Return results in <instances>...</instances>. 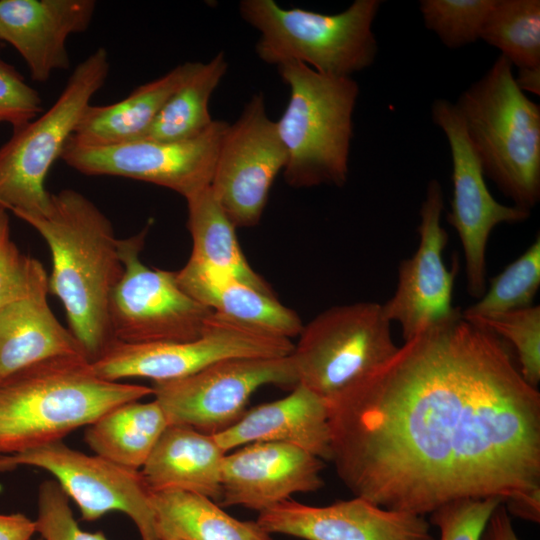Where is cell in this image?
<instances>
[{"label": "cell", "instance_id": "obj_10", "mask_svg": "<svg viewBox=\"0 0 540 540\" xmlns=\"http://www.w3.org/2000/svg\"><path fill=\"white\" fill-rule=\"evenodd\" d=\"M294 344L212 313L202 335L187 342L126 343L114 340L91 362L100 378L119 382L147 378L154 382L180 379L219 360L233 357L288 356Z\"/></svg>", "mask_w": 540, "mask_h": 540}, {"label": "cell", "instance_id": "obj_34", "mask_svg": "<svg viewBox=\"0 0 540 540\" xmlns=\"http://www.w3.org/2000/svg\"><path fill=\"white\" fill-rule=\"evenodd\" d=\"M37 533L42 540H108L102 532L80 528L68 497L55 480H46L38 490Z\"/></svg>", "mask_w": 540, "mask_h": 540}, {"label": "cell", "instance_id": "obj_1", "mask_svg": "<svg viewBox=\"0 0 540 540\" xmlns=\"http://www.w3.org/2000/svg\"><path fill=\"white\" fill-rule=\"evenodd\" d=\"M328 404L330 461L354 496L420 516L465 498L540 499V393L459 308Z\"/></svg>", "mask_w": 540, "mask_h": 540}, {"label": "cell", "instance_id": "obj_27", "mask_svg": "<svg viewBox=\"0 0 540 540\" xmlns=\"http://www.w3.org/2000/svg\"><path fill=\"white\" fill-rule=\"evenodd\" d=\"M187 226L192 237L188 261L225 271L264 292L268 284L249 265L232 223L208 186L186 199Z\"/></svg>", "mask_w": 540, "mask_h": 540}, {"label": "cell", "instance_id": "obj_16", "mask_svg": "<svg viewBox=\"0 0 540 540\" xmlns=\"http://www.w3.org/2000/svg\"><path fill=\"white\" fill-rule=\"evenodd\" d=\"M443 209L441 184L432 179L419 212L418 249L399 265L395 293L382 304L386 318L401 325L404 341L427 324L447 318L458 309L452 306V292L459 262L456 259L452 270H448L443 260L448 242L440 223Z\"/></svg>", "mask_w": 540, "mask_h": 540}, {"label": "cell", "instance_id": "obj_6", "mask_svg": "<svg viewBox=\"0 0 540 540\" xmlns=\"http://www.w3.org/2000/svg\"><path fill=\"white\" fill-rule=\"evenodd\" d=\"M380 0H355L337 14L301 8L285 9L273 0H242V19L260 37L255 51L261 61L280 65L301 62L335 77H351L375 61L378 46L372 32Z\"/></svg>", "mask_w": 540, "mask_h": 540}, {"label": "cell", "instance_id": "obj_22", "mask_svg": "<svg viewBox=\"0 0 540 540\" xmlns=\"http://www.w3.org/2000/svg\"><path fill=\"white\" fill-rule=\"evenodd\" d=\"M177 279L186 293L226 318L290 340L303 328L299 316L273 293L225 271L187 261Z\"/></svg>", "mask_w": 540, "mask_h": 540}, {"label": "cell", "instance_id": "obj_4", "mask_svg": "<svg viewBox=\"0 0 540 540\" xmlns=\"http://www.w3.org/2000/svg\"><path fill=\"white\" fill-rule=\"evenodd\" d=\"M455 106L484 176L514 205L534 207L540 199V106L518 87L512 64L500 55Z\"/></svg>", "mask_w": 540, "mask_h": 540}, {"label": "cell", "instance_id": "obj_32", "mask_svg": "<svg viewBox=\"0 0 540 540\" xmlns=\"http://www.w3.org/2000/svg\"><path fill=\"white\" fill-rule=\"evenodd\" d=\"M471 323L509 341L518 357L522 377L533 387L540 381V307L529 306Z\"/></svg>", "mask_w": 540, "mask_h": 540}, {"label": "cell", "instance_id": "obj_24", "mask_svg": "<svg viewBox=\"0 0 540 540\" xmlns=\"http://www.w3.org/2000/svg\"><path fill=\"white\" fill-rule=\"evenodd\" d=\"M202 62H184L159 78L135 88L123 100L89 105L66 144L106 147L140 139L168 99Z\"/></svg>", "mask_w": 540, "mask_h": 540}, {"label": "cell", "instance_id": "obj_36", "mask_svg": "<svg viewBox=\"0 0 540 540\" xmlns=\"http://www.w3.org/2000/svg\"><path fill=\"white\" fill-rule=\"evenodd\" d=\"M43 112L38 92L18 71L0 58V122L13 128L24 125Z\"/></svg>", "mask_w": 540, "mask_h": 540}, {"label": "cell", "instance_id": "obj_14", "mask_svg": "<svg viewBox=\"0 0 540 540\" xmlns=\"http://www.w3.org/2000/svg\"><path fill=\"white\" fill-rule=\"evenodd\" d=\"M229 123L214 120L201 135L184 141L135 140L106 147L66 144L61 158L85 175H110L152 183L185 199L210 186L221 140Z\"/></svg>", "mask_w": 540, "mask_h": 540}, {"label": "cell", "instance_id": "obj_7", "mask_svg": "<svg viewBox=\"0 0 540 540\" xmlns=\"http://www.w3.org/2000/svg\"><path fill=\"white\" fill-rule=\"evenodd\" d=\"M110 70L106 49L98 48L70 75L54 104L32 121L13 128L0 147V208L17 217L44 214L50 202L46 176L74 133Z\"/></svg>", "mask_w": 540, "mask_h": 540}, {"label": "cell", "instance_id": "obj_13", "mask_svg": "<svg viewBox=\"0 0 540 540\" xmlns=\"http://www.w3.org/2000/svg\"><path fill=\"white\" fill-rule=\"evenodd\" d=\"M287 162L263 93L254 94L225 130L210 187L236 227L259 223L277 175Z\"/></svg>", "mask_w": 540, "mask_h": 540}, {"label": "cell", "instance_id": "obj_12", "mask_svg": "<svg viewBox=\"0 0 540 540\" xmlns=\"http://www.w3.org/2000/svg\"><path fill=\"white\" fill-rule=\"evenodd\" d=\"M21 466L52 474L66 496L77 504L82 519L95 521L106 513L122 512L134 522L142 540H158L150 491L140 471L72 449L62 440L0 455V472Z\"/></svg>", "mask_w": 540, "mask_h": 540}, {"label": "cell", "instance_id": "obj_15", "mask_svg": "<svg viewBox=\"0 0 540 540\" xmlns=\"http://www.w3.org/2000/svg\"><path fill=\"white\" fill-rule=\"evenodd\" d=\"M431 117L445 134L451 151L453 198L446 218L462 244L468 293L480 298L486 291V249L491 231L501 223L527 220L530 210L503 205L492 196L455 104L434 100Z\"/></svg>", "mask_w": 540, "mask_h": 540}, {"label": "cell", "instance_id": "obj_21", "mask_svg": "<svg viewBox=\"0 0 540 540\" xmlns=\"http://www.w3.org/2000/svg\"><path fill=\"white\" fill-rule=\"evenodd\" d=\"M48 293V277L43 270L23 296L0 309V382L49 359H88L76 337L53 314Z\"/></svg>", "mask_w": 540, "mask_h": 540}, {"label": "cell", "instance_id": "obj_30", "mask_svg": "<svg viewBox=\"0 0 540 540\" xmlns=\"http://www.w3.org/2000/svg\"><path fill=\"white\" fill-rule=\"evenodd\" d=\"M540 286V237L501 273L490 280L479 301L461 311L469 321L529 307Z\"/></svg>", "mask_w": 540, "mask_h": 540}, {"label": "cell", "instance_id": "obj_20", "mask_svg": "<svg viewBox=\"0 0 540 540\" xmlns=\"http://www.w3.org/2000/svg\"><path fill=\"white\" fill-rule=\"evenodd\" d=\"M213 436L225 453L250 443L279 442L330 460L329 404L298 383L287 396L247 409L233 425Z\"/></svg>", "mask_w": 540, "mask_h": 540}, {"label": "cell", "instance_id": "obj_37", "mask_svg": "<svg viewBox=\"0 0 540 540\" xmlns=\"http://www.w3.org/2000/svg\"><path fill=\"white\" fill-rule=\"evenodd\" d=\"M37 533L36 521L23 513H0V540H30Z\"/></svg>", "mask_w": 540, "mask_h": 540}, {"label": "cell", "instance_id": "obj_18", "mask_svg": "<svg viewBox=\"0 0 540 540\" xmlns=\"http://www.w3.org/2000/svg\"><path fill=\"white\" fill-rule=\"evenodd\" d=\"M323 460L285 443L255 442L227 452L220 504L265 511L295 493L319 490Z\"/></svg>", "mask_w": 540, "mask_h": 540}, {"label": "cell", "instance_id": "obj_8", "mask_svg": "<svg viewBox=\"0 0 540 540\" xmlns=\"http://www.w3.org/2000/svg\"><path fill=\"white\" fill-rule=\"evenodd\" d=\"M382 304L356 302L321 312L298 335L290 357L298 383L327 401L398 349Z\"/></svg>", "mask_w": 540, "mask_h": 540}, {"label": "cell", "instance_id": "obj_23", "mask_svg": "<svg viewBox=\"0 0 540 540\" xmlns=\"http://www.w3.org/2000/svg\"><path fill=\"white\" fill-rule=\"evenodd\" d=\"M225 454L213 435L168 425L140 473L150 492L186 491L219 502Z\"/></svg>", "mask_w": 540, "mask_h": 540}, {"label": "cell", "instance_id": "obj_39", "mask_svg": "<svg viewBox=\"0 0 540 540\" xmlns=\"http://www.w3.org/2000/svg\"><path fill=\"white\" fill-rule=\"evenodd\" d=\"M515 81L524 92L529 91L539 95L540 92V69L518 71Z\"/></svg>", "mask_w": 540, "mask_h": 540}, {"label": "cell", "instance_id": "obj_28", "mask_svg": "<svg viewBox=\"0 0 540 540\" xmlns=\"http://www.w3.org/2000/svg\"><path fill=\"white\" fill-rule=\"evenodd\" d=\"M228 69L224 52L201 63L194 74L168 99L140 139L176 142L195 138L214 122L211 95ZM138 139V140H140Z\"/></svg>", "mask_w": 540, "mask_h": 540}, {"label": "cell", "instance_id": "obj_38", "mask_svg": "<svg viewBox=\"0 0 540 540\" xmlns=\"http://www.w3.org/2000/svg\"><path fill=\"white\" fill-rule=\"evenodd\" d=\"M481 540H520L503 503L499 504L490 516Z\"/></svg>", "mask_w": 540, "mask_h": 540}, {"label": "cell", "instance_id": "obj_19", "mask_svg": "<svg viewBox=\"0 0 540 540\" xmlns=\"http://www.w3.org/2000/svg\"><path fill=\"white\" fill-rule=\"evenodd\" d=\"M94 0H0V40L12 45L33 80L70 67L66 41L89 27Z\"/></svg>", "mask_w": 540, "mask_h": 540}, {"label": "cell", "instance_id": "obj_41", "mask_svg": "<svg viewBox=\"0 0 540 540\" xmlns=\"http://www.w3.org/2000/svg\"><path fill=\"white\" fill-rule=\"evenodd\" d=\"M38 540H42V539L40 538V539H38Z\"/></svg>", "mask_w": 540, "mask_h": 540}, {"label": "cell", "instance_id": "obj_17", "mask_svg": "<svg viewBox=\"0 0 540 540\" xmlns=\"http://www.w3.org/2000/svg\"><path fill=\"white\" fill-rule=\"evenodd\" d=\"M268 534L304 540H435L424 516L386 509L354 496L327 506L287 499L258 514Z\"/></svg>", "mask_w": 540, "mask_h": 540}, {"label": "cell", "instance_id": "obj_29", "mask_svg": "<svg viewBox=\"0 0 540 540\" xmlns=\"http://www.w3.org/2000/svg\"><path fill=\"white\" fill-rule=\"evenodd\" d=\"M522 70L540 69V1L495 0L480 33Z\"/></svg>", "mask_w": 540, "mask_h": 540}, {"label": "cell", "instance_id": "obj_31", "mask_svg": "<svg viewBox=\"0 0 540 540\" xmlns=\"http://www.w3.org/2000/svg\"><path fill=\"white\" fill-rule=\"evenodd\" d=\"M495 0H421L423 22L448 48H459L480 39L484 22Z\"/></svg>", "mask_w": 540, "mask_h": 540}, {"label": "cell", "instance_id": "obj_35", "mask_svg": "<svg viewBox=\"0 0 540 540\" xmlns=\"http://www.w3.org/2000/svg\"><path fill=\"white\" fill-rule=\"evenodd\" d=\"M43 270L37 259L20 252L6 210L0 208V309L23 296Z\"/></svg>", "mask_w": 540, "mask_h": 540}, {"label": "cell", "instance_id": "obj_25", "mask_svg": "<svg viewBox=\"0 0 540 540\" xmlns=\"http://www.w3.org/2000/svg\"><path fill=\"white\" fill-rule=\"evenodd\" d=\"M158 540H272L256 521L226 513L214 500L191 492H150Z\"/></svg>", "mask_w": 540, "mask_h": 540}, {"label": "cell", "instance_id": "obj_2", "mask_svg": "<svg viewBox=\"0 0 540 540\" xmlns=\"http://www.w3.org/2000/svg\"><path fill=\"white\" fill-rule=\"evenodd\" d=\"M20 219L46 241L52 258L48 291L63 303L69 330L92 362L114 341L108 305L123 265L111 222L73 189L50 193L44 214Z\"/></svg>", "mask_w": 540, "mask_h": 540}, {"label": "cell", "instance_id": "obj_40", "mask_svg": "<svg viewBox=\"0 0 540 540\" xmlns=\"http://www.w3.org/2000/svg\"><path fill=\"white\" fill-rule=\"evenodd\" d=\"M171 540H178V539H171Z\"/></svg>", "mask_w": 540, "mask_h": 540}, {"label": "cell", "instance_id": "obj_26", "mask_svg": "<svg viewBox=\"0 0 540 540\" xmlns=\"http://www.w3.org/2000/svg\"><path fill=\"white\" fill-rule=\"evenodd\" d=\"M167 427L155 399L132 401L112 408L88 425L84 440L95 455L140 471Z\"/></svg>", "mask_w": 540, "mask_h": 540}, {"label": "cell", "instance_id": "obj_33", "mask_svg": "<svg viewBox=\"0 0 540 540\" xmlns=\"http://www.w3.org/2000/svg\"><path fill=\"white\" fill-rule=\"evenodd\" d=\"M497 498H465L448 502L432 513L429 523L439 530V540H481Z\"/></svg>", "mask_w": 540, "mask_h": 540}, {"label": "cell", "instance_id": "obj_9", "mask_svg": "<svg viewBox=\"0 0 540 540\" xmlns=\"http://www.w3.org/2000/svg\"><path fill=\"white\" fill-rule=\"evenodd\" d=\"M149 228L150 224L118 242L123 274L108 305L113 339L126 343L196 340L213 311L181 288L177 271L151 268L142 262L140 254Z\"/></svg>", "mask_w": 540, "mask_h": 540}, {"label": "cell", "instance_id": "obj_3", "mask_svg": "<svg viewBox=\"0 0 540 540\" xmlns=\"http://www.w3.org/2000/svg\"><path fill=\"white\" fill-rule=\"evenodd\" d=\"M152 387L98 377L82 356L49 359L0 382V455L62 440Z\"/></svg>", "mask_w": 540, "mask_h": 540}, {"label": "cell", "instance_id": "obj_11", "mask_svg": "<svg viewBox=\"0 0 540 540\" xmlns=\"http://www.w3.org/2000/svg\"><path fill=\"white\" fill-rule=\"evenodd\" d=\"M296 384L295 367L288 355L227 358L180 379L154 382L152 389L168 425L215 435L242 417L260 387Z\"/></svg>", "mask_w": 540, "mask_h": 540}, {"label": "cell", "instance_id": "obj_5", "mask_svg": "<svg viewBox=\"0 0 540 540\" xmlns=\"http://www.w3.org/2000/svg\"><path fill=\"white\" fill-rule=\"evenodd\" d=\"M277 68L290 89L288 104L276 121L287 155L286 183L295 188L343 186L348 177L358 83L352 77L321 74L296 61Z\"/></svg>", "mask_w": 540, "mask_h": 540}]
</instances>
